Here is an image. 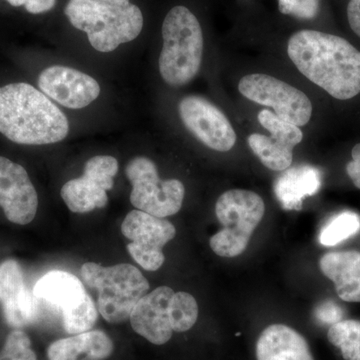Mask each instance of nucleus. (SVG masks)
<instances>
[{"label":"nucleus","instance_id":"nucleus-1","mask_svg":"<svg viewBox=\"0 0 360 360\" xmlns=\"http://www.w3.org/2000/svg\"><path fill=\"white\" fill-rule=\"evenodd\" d=\"M288 53L310 82L336 99L360 94V51L336 35L300 30L288 40Z\"/></svg>","mask_w":360,"mask_h":360},{"label":"nucleus","instance_id":"nucleus-2","mask_svg":"<svg viewBox=\"0 0 360 360\" xmlns=\"http://www.w3.org/2000/svg\"><path fill=\"white\" fill-rule=\"evenodd\" d=\"M65 113L44 92L18 82L0 87V134L14 143L45 146L68 136Z\"/></svg>","mask_w":360,"mask_h":360},{"label":"nucleus","instance_id":"nucleus-3","mask_svg":"<svg viewBox=\"0 0 360 360\" xmlns=\"http://www.w3.org/2000/svg\"><path fill=\"white\" fill-rule=\"evenodd\" d=\"M65 13L70 25L86 33L96 51L108 53L141 34L143 15L130 0H70Z\"/></svg>","mask_w":360,"mask_h":360},{"label":"nucleus","instance_id":"nucleus-4","mask_svg":"<svg viewBox=\"0 0 360 360\" xmlns=\"http://www.w3.org/2000/svg\"><path fill=\"white\" fill-rule=\"evenodd\" d=\"M161 77L170 86L189 84L200 70L203 34L200 21L186 6H175L162 25Z\"/></svg>","mask_w":360,"mask_h":360},{"label":"nucleus","instance_id":"nucleus-5","mask_svg":"<svg viewBox=\"0 0 360 360\" xmlns=\"http://www.w3.org/2000/svg\"><path fill=\"white\" fill-rule=\"evenodd\" d=\"M80 276L89 288L98 292L97 309L110 323L129 319L135 305L149 290L148 279L129 264L105 267L86 262L80 269Z\"/></svg>","mask_w":360,"mask_h":360},{"label":"nucleus","instance_id":"nucleus-6","mask_svg":"<svg viewBox=\"0 0 360 360\" xmlns=\"http://www.w3.org/2000/svg\"><path fill=\"white\" fill-rule=\"evenodd\" d=\"M264 213V200L253 191L231 189L222 193L215 214L224 229L210 238L213 252L221 257L243 255Z\"/></svg>","mask_w":360,"mask_h":360},{"label":"nucleus","instance_id":"nucleus-7","mask_svg":"<svg viewBox=\"0 0 360 360\" xmlns=\"http://www.w3.org/2000/svg\"><path fill=\"white\" fill-rule=\"evenodd\" d=\"M33 293L40 303L60 314L68 335L91 330L98 319L94 300L78 277L63 270L47 272L37 281Z\"/></svg>","mask_w":360,"mask_h":360},{"label":"nucleus","instance_id":"nucleus-8","mask_svg":"<svg viewBox=\"0 0 360 360\" xmlns=\"http://www.w3.org/2000/svg\"><path fill=\"white\" fill-rule=\"evenodd\" d=\"M125 174L132 186L130 202L136 210L165 219L176 214L186 188L179 179L162 180L153 160L139 156L127 163Z\"/></svg>","mask_w":360,"mask_h":360},{"label":"nucleus","instance_id":"nucleus-9","mask_svg":"<svg viewBox=\"0 0 360 360\" xmlns=\"http://www.w3.org/2000/svg\"><path fill=\"white\" fill-rule=\"evenodd\" d=\"M238 90L246 98L260 105L269 106L281 120L296 127H304L312 115L309 97L292 85L262 73L241 78Z\"/></svg>","mask_w":360,"mask_h":360},{"label":"nucleus","instance_id":"nucleus-10","mask_svg":"<svg viewBox=\"0 0 360 360\" xmlns=\"http://www.w3.org/2000/svg\"><path fill=\"white\" fill-rule=\"evenodd\" d=\"M122 233L131 241L127 250L135 262L148 271H156L165 262L163 248L174 238L176 229L167 219L134 210L123 220Z\"/></svg>","mask_w":360,"mask_h":360},{"label":"nucleus","instance_id":"nucleus-11","mask_svg":"<svg viewBox=\"0 0 360 360\" xmlns=\"http://www.w3.org/2000/svg\"><path fill=\"white\" fill-rule=\"evenodd\" d=\"M179 110L186 129L207 148L226 153L236 146V134L229 118L207 99L184 97Z\"/></svg>","mask_w":360,"mask_h":360},{"label":"nucleus","instance_id":"nucleus-12","mask_svg":"<svg viewBox=\"0 0 360 360\" xmlns=\"http://www.w3.org/2000/svg\"><path fill=\"white\" fill-rule=\"evenodd\" d=\"M258 122L269 130L270 136L252 134L248 146L262 165L274 172H284L292 165L293 148L302 142V129L292 123L281 120L270 110L260 111Z\"/></svg>","mask_w":360,"mask_h":360},{"label":"nucleus","instance_id":"nucleus-13","mask_svg":"<svg viewBox=\"0 0 360 360\" xmlns=\"http://www.w3.org/2000/svg\"><path fill=\"white\" fill-rule=\"evenodd\" d=\"M0 207L15 224H30L37 215L39 196L25 168L0 156Z\"/></svg>","mask_w":360,"mask_h":360},{"label":"nucleus","instance_id":"nucleus-14","mask_svg":"<svg viewBox=\"0 0 360 360\" xmlns=\"http://www.w3.org/2000/svg\"><path fill=\"white\" fill-rule=\"evenodd\" d=\"M0 304L7 323L14 328H25L39 319L40 302L26 285L16 260L7 259L0 264Z\"/></svg>","mask_w":360,"mask_h":360},{"label":"nucleus","instance_id":"nucleus-15","mask_svg":"<svg viewBox=\"0 0 360 360\" xmlns=\"http://www.w3.org/2000/svg\"><path fill=\"white\" fill-rule=\"evenodd\" d=\"M39 87L52 101L71 110L86 108L101 94V86L94 77L63 65L42 71Z\"/></svg>","mask_w":360,"mask_h":360},{"label":"nucleus","instance_id":"nucleus-16","mask_svg":"<svg viewBox=\"0 0 360 360\" xmlns=\"http://www.w3.org/2000/svg\"><path fill=\"white\" fill-rule=\"evenodd\" d=\"M174 291L168 286H160L148 293L137 302L130 323L135 333L155 345H162L172 338L174 329L169 319V302Z\"/></svg>","mask_w":360,"mask_h":360},{"label":"nucleus","instance_id":"nucleus-17","mask_svg":"<svg viewBox=\"0 0 360 360\" xmlns=\"http://www.w3.org/2000/svg\"><path fill=\"white\" fill-rule=\"evenodd\" d=\"M257 360H314L309 342L285 324H271L260 333Z\"/></svg>","mask_w":360,"mask_h":360},{"label":"nucleus","instance_id":"nucleus-18","mask_svg":"<svg viewBox=\"0 0 360 360\" xmlns=\"http://www.w3.org/2000/svg\"><path fill=\"white\" fill-rule=\"evenodd\" d=\"M322 274L335 283L336 293L347 302H360V253L333 251L319 260Z\"/></svg>","mask_w":360,"mask_h":360},{"label":"nucleus","instance_id":"nucleus-19","mask_svg":"<svg viewBox=\"0 0 360 360\" xmlns=\"http://www.w3.org/2000/svg\"><path fill=\"white\" fill-rule=\"evenodd\" d=\"M113 352L110 336L101 330H89L54 341L47 349L49 360H103Z\"/></svg>","mask_w":360,"mask_h":360},{"label":"nucleus","instance_id":"nucleus-20","mask_svg":"<svg viewBox=\"0 0 360 360\" xmlns=\"http://www.w3.org/2000/svg\"><path fill=\"white\" fill-rule=\"evenodd\" d=\"M321 186V174L310 165L284 170L274 182V193L281 206L286 210H298L307 196L314 195Z\"/></svg>","mask_w":360,"mask_h":360},{"label":"nucleus","instance_id":"nucleus-21","mask_svg":"<svg viewBox=\"0 0 360 360\" xmlns=\"http://www.w3.org/2000/svg\"><path fill=\"white\" fill-rule=\"evenodd\" d=\"M106 191L101 184L84 174L66 182L60 194L70 212L86 213L105 207L108 202Z\"/></svg>","mask_w":360,"mask_h":360},{"label":"nucleus","instance_id":"nucleus-22","mask_svg":"<svg viewBox=\"0 0 360 360\" xmlns=\"http://www.w3.org/2000/svg\"><path fill=\"white\" fill-rule=\"evenodd\" d=\"M331 345L340 348L345 360H360V321L354 319L333 324L328 333Z\"/></svg>","mask_w":360,"mask_h":360},{"label":"nucleus","instance_id":"nucleus-23","mask_svg":"<svg viewBox=\"0 0 360 360\" xmlns=\"http://www.w3.org/2000/svg\"><path fill=\"white\" fill-rule=\"evenodd\" d=\"M360 231V217L354 212H343L329 220L321 229L319 241L324 246H335Z\"/></svg>","mask_w":360,"mask_h":360},{"label":"nucleus","instance_id":"nucleus-24","mask_svg":"<svg viewBox=\"0 0 360 360\" xmlns=\"http://www.w3.org/2000/svg\"><path fill=\"white\" fill-rule=\"evenodd\" d=\"M169 319L175 333H186L193 328L198 319L195 298L187 292H174L169 302Z\"/></svg>","mask_w":360,"mask_h":360},{"label":"nucleus","instance_id":"nucleus-25","mask_svg":"<svg viewBox=\"0 0 360 360\" xmlns=\"http://www.w3.org/2000/svg\"><path fill=\"white\" fill-rule=\"evenodd\" d=\"M117 172L118 162L116 158L110 155H97L86 161L84 174L96 180L106 191H110L115 186L113 179Z\"/></svg>","mask_w":360,"mask_h":360},{"label":"nucleus","instance_id":"nucleus-26","mask_svg":"<svg viewBox=\"0 0 360 360\" xmlns=\"http://www.w3.org/2000/svg\"><path fill=\"white\" fill-rule=\"evenodd\" d=\"M0 360H37L32 341L25 331L15 329L6 338Z\"/></svg>","mask_w":360,"mask_h":360},{"label":"nucleus","instance_id":"nucleus-27","mask_svg":"<svg viewBox=\"0 0 360 360\" xmlns=\"http://www.w3.org/2000/svg\"><path fill=\"white\" fill-rule=\"evenodd\" d=\"M278 9L298 20H314L319 13L321 0H277Z\"/></svg>","mask_w":360,"mask_h":360},{"label":"nucleus","instance_id":"nucleus-28","mask_svg":"<svg viewBox=\"0 0 360 360\" xmlns=\"http://www.w3.org/2000/svg\"><path fill=\"white\" fill-rule=\"evenodd\" d=\"M315 315L321 321L335 324L342 319L343 312L338 304L333 302H322L315 309Z\"/></svg>","mask_w":360,"mask_h":360},{"label":"nucleus","instance_id":"nucleus-29","mask_svg":"<svg viewBox=\"0 0 360 360\" xmlns=\"http://www.w3.org/2000/svg\"><path fill=\"white\" fill-rule=\"evenodd\" d=\"M352 160L347 163V172L355 186L360 189V143L352 151Z\"/></svg>","mask_w":360,"mask_h":360},{"label":"nucleus","instance_id":"nucleus-30","mask_svg":"<svg viewBox=\"0 0 360 360\" xmlns=\"http://www.w3.org/2000/svg\"><path fill=\"white\" fill-rule=\"evenodd\" d=\"M347 18L352 32L360 37V0H349L347 6Z\"/></svg>","mask_w":360,"mask_h":360},{"label":"nucleus","instance_id":"nucleus-31","mask_svg":"<svg viewBox=\"0 0 360 360\" xmlns=\"http://www.w3.org/2000/svg\"><path fill=\"white\" fill-rule=\"evenodd\" d=\"M56 4V0H26L25 6L28 13L39 14L51 11Z\"/></svg>","mask_w":360,"mask_h":360},{"label":"nucleus","instance_id":"nucleus-32","mask_svg":"<svg viewBox=\"0 0 360 360\" xmlns=\"http://www.w3.org/2000/svg\"><path fill=\"white\" fill-rule=\"evenodd\" d=\"M11 6H25L26 0H6Z\"/></svg>","mask_w":360,"mask_h":360}]
</instances>
